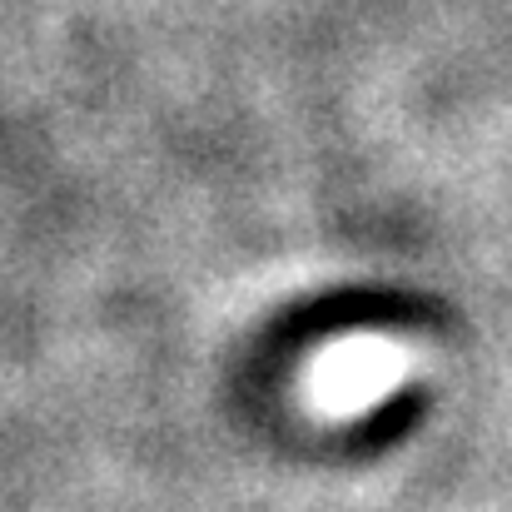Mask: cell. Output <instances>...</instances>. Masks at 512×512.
Wrapping results in <instances>:
<instances>
[{
	"mask_svg": "<svg viewBox=\"0 0 512 512\" xmlns=\"http://www.w3.org/2000/svg\"><path fill=\"white\" fill-rule=\"evenodd\" d=\"M418 373V348L388 334H353L329 343L309 373H304V398L319 418L348 423L378 408L388 393H398Z\"/></svg>",
	"mask_w": 512,
	"mask_h": 512,
	"instance_id": "6da1fadb",
	"label": "cell"
}]
</instances>
